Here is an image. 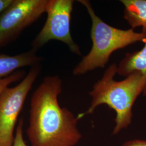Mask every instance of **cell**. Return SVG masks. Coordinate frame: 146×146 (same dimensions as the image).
I'll list each match as a JSON object with an SVG mask.
<instances>
[{"label":"cell","mask_w":146,"mask_h":146,"mask_svg":"<svg viewBox=\"0 0 146 146\" xmlns=\"http://www.w3.org/2000/svg\"><path fill=\"white\" fill-rule=\"evenodd\" d=\"M61 92L62 80L48 76L32 95L27 130L31 146H75L82 138L78 117L58 104Z\"/></svg>","instance_id":"obj_1"},{"label":"cell","mask_w":146,"mask_h":146,"mask_svg":"<svg viewBox=\"0 0 146 146\" xmlns=\"http://www.w3.org/2000/svg\"><path fill=\"white\" fill-rule=\"evenodd\" d=\"M117 73L116 63L107 68L101 79L94 84L89 94L92 98L91 104L84 113L78 115V120L84 116L92 114L102 104H107L116 112L113 134H118L131 122L132 108L137 97L143 92L145 81L141 74L134 73L122 81L114 80Z\"/></svg>","instance_id":"obj_2"},{"label":"cell","mask_w":146,"mask_h":146,"mask_svg":"<svg viewBox=\"0 0 146 146\" xmlns=\"http://www.w3.org/2000/svg\"><path fill=\"white\" fill-rule=\"evenodd\" d=\"M92 21L90 37L92 47L87 55L73 70L74 75H81L98 68H104L112 53L136 42H143L146 35L131 28L123 30L111 26L97 15L89 1L80 0Z\"/></svg>","instance_id":"obj_3"},{"label":"cell","mask_w":146,"mask_h":146,"mask_svg":"<svg viewBox=\"0 0 146 146\" xmlns=\"http://www.w3.org/2000/svg\"><path fill=\"white\" fill-rule=\"evenodd\" d=\"M41 68L40 64L31 67L20 84L7 87L0 95V146H13L18 116Z\"/></svg>","instance_id":"obj_4"},{"label":"cell","mask_w":146,"mask_h":146,"mask_svg":"<svg viewBox=\"0 0 146 146\" xmlns=\"http://www.w3.org/2000/svg\"><path fill=\"white\" fill-rule=\"evenodd\" d=\"M73 0H48L47 20L32 43V49L37 50L51 40H58L68 46L70 52L81 55L80 47L70 33L71 14Z\"/></svg>","instance_id":"obj_5"},{"label":"cell","mask_w":146,"mask_h":146,"mask_svg":"<svg viewBox=\"0 0 146 146\" xmlns=\"http://www.w3.org/2000/svg\"><path fill=\"white\" fill-rule=\"evenodd\" d=\"M48 0H14L0 14V46L14 40L46 13Z\"/></svg>","instance_id":"obj_6"},{"label":"cell","mask_w":146,"mask_h":146,"mask_svg":"<svg viewBox=\"0 0 146 146\" xmlns=\"http://www.w3.org/2000/svg\"><path fill=\"white\" fill-rule=\"evenodd\" d=\"M36 52L31 49L13 56L0 54V80L9 76L19 68L40 64L43 58L38 56Z\"/></svg>","instance_id":"obj_7"},{"label":"cell","mask_w":146,"mask_h":146,"mask_svg":"<svg viewBox=\"0 0 146 146\" xmlns=\"http://www.w3.org/2000/svg\"><path fill=\"white\" fill-rule=\"evenodd\" d=\"M142 42L144 46L141 49L125 54L117 66V74L126 77L132 73L141 74L145 81L142 94L146 95V36Z\"/></svg>","instance_id":"obj_8"},{"label":"cell","mask_w":146,"mask_h":146,"mask_svg":"<svg viewBox=\"0 0 146 146\" xmlns=\"http://www.w3.org/2000/svg\"><path fill=\"white\" fill-rule=\"evenodd\" d=\"M125 7L123 17L131 28L142 27L146 35V0H122Z\"/></svg>","instance_id":"obj_9"},{"label":"cell","mask_w":146,"mask_h":146,"mask_svg":"<svg viewBox=\"0 0 146 146\" xmlns=\"http://www.w3.org/2000/svg\"><path fill=\"white\" fill-rule=\"evenodd\" d=\"M25 74L26 73L24 70H17L9 76L0 80V95L11 84L24 78Z\"/></svg>","instance_id":"obj_10"},{"label":"cell","mask_w":146,"mask_h":146,"mask_svg":"<svg viewBox=\"0 0 146 146\" xmlns=\"http://www.w3.org/2000/svg\"><path fill=\"white\" fill-rule=\"evenodd\" d=\"M23 120L19 121L16 131L15 135L13 146H28L25 142L23 134Z\"/></svg>","instance_id":"obj_11"},{"label":"cell","mask_w":146,"mask_h":146,"mask_svg":"<svg viewBox=\"0 0 146 146\" xmlns=\"http://www.w3.org/2000/svg\"><path fill=\"white\" fill-rule=\"evenodd\" d=\"M122 146H146V141L141 140H133L125 142Z\"/></svg>","instance_id":"obj_12"},{"label":"cell","mask_w":146,"mask_h":146,"mask_svg":"<svg viewBox=\"0 0 146 146\" xmlns=\"http://www.w3.org/2000/svg\"><path fill=\"white\" fill-rule=\"evenodd\" d=\"M14 0H0V14L9 7Z\"/></svg>","instance_id":"obj_13"}]
</instances>
